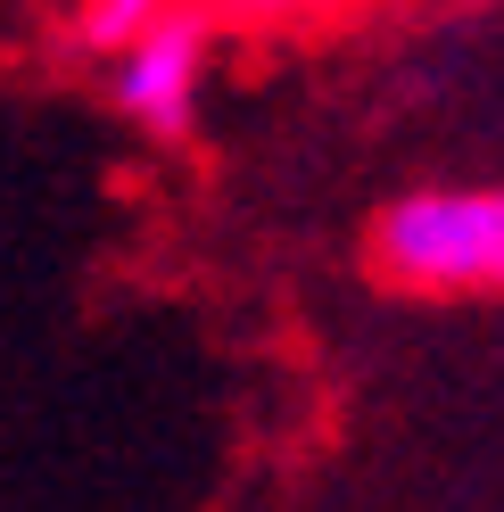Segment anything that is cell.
Segmentation results:
<instances>
[{
	"instance_id": "obj_1",
	"label": "cell",
	"mask_w": 504,
	"mask_h": 512,
	"mask_svg": "<svg viewBox=\"0 0 504 512\" xmlns=\"http://www.w3.org/2000/svg\"><path fill=\"white\" fill-rule=\"evenodd\" d=\"M372 265L405 290L504 298V190H405L372 215Z\"/></svg>"
},
{
	"instance_id": "obj_2",
	"label": "cell",
	"mask_w": 504,
	"mask_h": 512,
	"mask_svg": "<svg viewBox=\"0 0 504 512\" xmlns=\"http://www.w3.org/2000/svg\"><path fill=\"white\" fill-rule=\"evenodd\" d=\"M199 91H207V17L199 9H174L157 34L108 58V108L157 141H182L199 124Z\"/></svg>"
},
{
	"instance_id": "obj_3",
	"label": "cell",
	"mask_w": 504,
	"mask_h": 512,
	"mask_svg": "<svg viewBox=\"0 0 504 512\" xmlns=\"http://www.w3.org/2000/svg\"><path fill=\"white\" fill-rule=\"evenodd\" d=\"M182 0H75V42L91 58H124L141 34H157Z\"/></svg>"
},
{
	"instance_id": "obj_4",
	"label": "cell",
	"mask_w": 504,
	"mask_h": 512,
	"mask_svg": "<svg viewBox=\"0 0 504 512\" xmlns=\"http://www.w3.org/2000/svg\"><path fill=\"white\" fill-rule=\"evenodd\" d=\"M248 17H290V9H306V0H240Z\"/></svg>"
}]
</instances>
